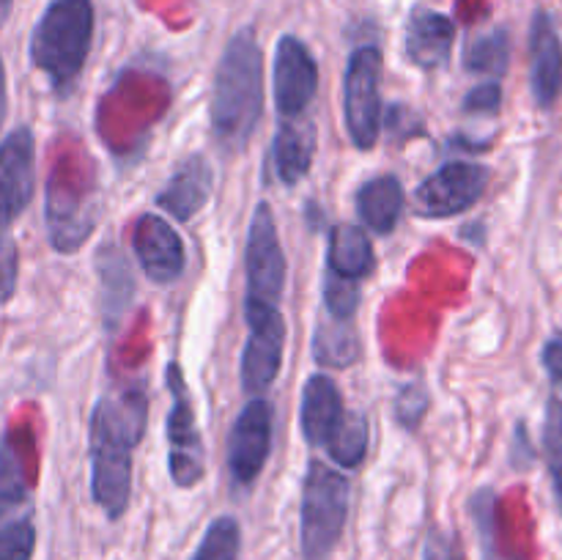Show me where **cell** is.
<instances>
[{
	"instance_id": "obj_1",
	"label": "cell",
	"mask_w": 562,
	"mask_h": 560,
	"mask_svg": "<svg viewBox=\"0 0 562 560\" xmlns=\"http://www.w3.org/2000/svg\"><path fill=\"white\" fill-rule=\"evenodd\" d=\"M148 399L140 388L102 395L91 412V494L110 522L132 497V450L146 432Z\"/></svg>"
},
{
	"instance_id": "obj_2",
	"label": "cell",
	"mask_w": 562,
	"mask_h": 560,
	"mask_svg": "<svg viewBox=\"0 0 562 560\" xmlns=\"http://www.w3.org/2000/svg\"><path fill=\"white\" fill-rule=\"evenodd\" d=\"M263 113V55L252 27L234 33L214 71L212 126L225 152H241Z\"/></svg>"
},
{
	"instance_id": "obj_3",
	"label": "cell",
	"mask_w": 562,
	"mask_h": 560,
	"mask_svg": "<svg viewBox=\"0 0 562 560\" xmlns=\"http://www.w3.org/2000/svg\"><path fill=\"white\" fill-rule=\"evenodd\" d=\"M93 38L91 0H53L31 36V60L58 93L80 77Z\"/></svg>"
},
{
	"instance_id": "obj_4",
	"label": "cell",
	"mask_w": 562,
	"mask_h": 560,
	"mask_svg": "<svg viewBox=\"0 0 562 560\" xmlns=\"http://www.w3.org/2000/svg\"><path fill=\"white\" fill-rule=\"evenodd\" d=\"M349 516V481L322 459L307 461L300 505V547L305 560H329Z\"/></svg>"
},
{
	"instance_id": "obj_5",
	"label": "cell",
	"mask_w": 562,
	"mask_h": 560,
	"mask_svg": "<svg viewBox=\"0 0 562 560\" xmlns=\"http://www.w3.org/2000/svg\"><path fill=\"white\" fill-rule=\"evenodd\" d=\"M382 53L362 44L351 53L344 75V121L351 143L371 152L382 132Z\"/></svg>"
},
{
	"instance_id": "obj_6",
	"label": "cell",
	"mask_w": 562,
	"mask_h": 560,
	"mask_svg": "<svg viewBox=\"0 0 562 560\" xmlns=\"http://www.w3.org/2000/svg\"><path fill=\"white\" fill-rule=\"evenodd\" d=\"M170 393L168 412V470L179 489H192L206 475V456H203V437L198 428L195 401H192L187 379L179 362H168L165 371Z\"/></svg>"
},
{
	"instance_id": "obj_7",
	"label": "cell",
	"mask_w": 562,
	"mask_h": 560,
	"mask_svg": "<svg viewBox=\"0 0 562 560\" xmlns=\"http://www.w3.org/2000/svg\"><path fill=\"white\" fill-rule=\"evenodd\" d=\"M488 179H492V173H488L486 165L456 159V163L434 170L428 179L417 184L415 195H412V209L428 220L453 217V214L467 212L481 201Z\"/></svg>"
},
{
	"instance_id": "obj_8",
	"label": "cell",
	"mask_w": 562,
	"mask_h": 560,
	"mask_svg": "<svg viewBox=\"0 0 562 560\" xmlns=\"http://www.w3.org/2000/svg\"><path fill=\"white\" fill-rule=\"evenodd\" d=\"M247 344L241 351V388L252 395H261L272 388L280 373L285 346V322L278 305L245 300Z\"/></svg>"
},
{
	"instance_id": "obj_9",
	"label": "cell",
	"mask_w": 562,
	"mask_h": 560,
	"mask_svg": "<svg viewBox=\"0 0 562 560\" xmlns=\"http://www.w3.org/2000/svg\"><path fill=\"white\" fill-rule=\"evenodd\" d=\"M247 296L245 300L278 305L285 289V256L280 245L278 225H274L272 206L261 201L252 212L250 231L245 247Z\"/></svg>"
},
{
	"instance_id": "obj_10",
	"label": "cell",
	"mask_w": 562,
	"mask_h": 560,
	"mask_svg": "<svg viewBox=\"0 0 562 560\" xmlns=\"http://www.w3.org/2000/svg\"><path fill=\"white\" fill-rule=\"evenodd\" d=\"M272 404L261 395L250 401L236 417L228 437V470L236 486H252L272 453Z\"/></svg>"
},
{
	"instance_id": "obj_11",
	"label": "cell",
	"mask_w": 562,
	"mask_h": 560,
	"mask_svg": "<svg viewBox=\"0 0 562 560\" xmlns=\"http://www.w3.org/2000/svg\"><path fill=\"white\" fill-rule=\"evenodd\" d=\"M318 91V64L305 42L283 36L274 47V108L283 119H300Z\"/></svg>"
},
{
	"instance_id": "obj_12",
	"label": "cell",
	"mask_w": 562,
	"mask_h": 560,
	"mask_svg": "<svg viewBox=\"0 0 562 560\" xmlns=\"http://www.w3.org/2000/svg\"><path fill=\"white\" fill-rule=\"evenodd\" d=\"M36 192V141L31 126H16L0 141V223L11 225Z\"/></svg>"
},
{
	"instance_id": "obj_13",
	"label": "cell",
	"mask_w": 562,
	"mask_h": 560,
	"mask_svg": "<svg viewBox=\"0 0 562 560\" xmlns=\"http://www.w3.org/2000/svg\"><path fill=\"white\" fill-rule=\"evenodd\" d=\"M132 250L143 272L159 285L176 283L184 275L187 250L173 225L159 214H140L132 231Z\"/></svg>"
},
{
	"instance_id": "obj_14",
	"label": "cell",
	"mask_w": 562,
	"mask_h": 560,
	"mask_svg": "<svg viewBox=\"0 0 562 560\" xmlns=\"http://www.w3.org/2000/svg\"><path fill=\"white\" fill-rule=\"evenodd\" d=\"M530 91L538 108L549 110L562 93V42L547 11L532 16L530 27Z\"/></svg>"
},
{
	"instance_id": "obj_15",
	"label": "cell",
	"mask_w": 562,
	"mask_h": 560,
	"mask_svg": "<svg viewBox=\"0 0 562 560\" xmlns=\"http://www.w3.org/2000/svg\"><path fill=\"white\" fill-rule=\"evenodd\" d=\"M344 399L335 379L327 373H313L302 388L300 404V428L305 443L311 448H324L344 423Z\"/></svg>"
},
{
	"instance_id": "obj_16",
	"label": "cell",
	"mask_w": 562,
	"mask_h": 560,
	"mask_svg": "<svg viewBox=\"0 0 562 560\" xmlns=\"http://www.w3.org/2000/svg\"><path fill=\"white\" fill-rule=\"evenodd\" d=\"M214 190V173L212 165L206 163V157L201 154H192L184 163L176 168V173L170 176L168 184L162 187V192L157 195V206L165 209L170 217L187 220L195 217L203 206L209 203Z\"/></svg>"
},
{
	"instance_id": "obj_17",
	"label": "cell",
	"mask_w": 562,
	"mask_h": 560,
	"mask_svg": "<svg viewBox=\"0 0 562 560\" xmlns=\"http://www.w3.org/2000/svg\"><path fill=\"white\" fill-rule=\"evenodd\" d=\"M456 42V25L448 14L417 9L406 25V55L420 69H442L450 60Z\"/></svg>"
},
{
	"instance_id": "obj_18",
	"label": "cell",
	"mask_w": 562,
	"mask_h": 560,
	"mask_svg": "<svg viewBox=\"0 0 562 560\" xmlns=\"http://www.w3.org/2000/svg\"><path fill=\"white\" fill-rule=\"evenodd\" d=\"M33 514L25 434L5 428L0 437V519Z\"/></svg>"
},
{
	"instance_id": "obj_19",
	"label": "cell",
	"mask_w": 562,
	"mask_h": 560,
	"mask_svg": "<svg viewBox=\"0 0 562 560\" xmlns=\"http://www.w3.org/2000/svg\"><path fill=\"white\" fill-rule=\"evenodd\" d=\"M316 154V126L307 119H283L272 141L274 173L285 187L300 184Z\"/></svg>"
},
{
	"instance_id": "obj_20",
	"label": "cell",
	"mask_w": 562,
	"mask_h": 560,
	"mask_svg": "<svg viewBox=\"0 0 562 560\" xmlns=\"http://www.w3.org/2000/svg\"><path fill=\"white\" fill-rule=\"evenodd\" d=\"M404 184L395 176H376L357 192V214L373 234H393L404 212Z\"/></svg>"
},
{
	"instance_id": "obj_21",
	"label": "cell",
	"mask_w": 562,
	"mask_h": 560,
	"mask_svg": "<svg viewBox=\"0 0 562 560\" xmlns=\"http://www.w3.org/2000/svg\"><path fill=\"white\" fill-rule=\"evenodd\" d=\"M373 269L371 236L360 225L340 223L329 231L327 272L346 280H362Z\"/></svg>"
},
{
	"instance_id": "obj_22",
	"label": "cell",
	"mask_w": 562,
	"mask_h": 560,
	"mask_svg": "<svg viewBox=\"0 0 562 560\" xmlns=\"http://www.w3.org/2000/svg\"><path fill=\"white\" fill-rule=\"evenodd\" d=\"M97 272L102 280V311L104 322L110 329L119 327L124 313L130 311L132 296H135V280H132V269L126 258L115 245L102 247L97 253Z\"/></svg>"
},
{
	"instance_id": "obj_23",
	"label": "cell",
	"mask_w": 562,
	"mask_h": 560,
	"mask_svg": "<svg viewBox=\"0 0 562 560\" xmlns=\"http://www.w3.org/2000/svg\"><path fill=\"white\" fill-rule=\"evenodd\" d=\"M360 335L355 322H340L329 318L327 324H318L313 335V360L322 368H349L360 360Z\"/></svg>"
},
{
	"instance_id": "obj_24",
	"label": "cell",
	"mask_w": 562,
	"mask_h": 560,
	"mask_svg": "<svg viewBox=\"0 0 562 560\" xmlns=\"http://www.w3.org/2000/svg\"><path fill=\"white\" fill-rule=\"evenodd\" d=\"M368 443H371V428H368L366 415L360 412L346 410L344 423L338 426V432L333 434L324 450L329 453V459L338 461L346 470H355V467L362 464L368 453Z\"/></svg>"
},
{
	"instance_id": "obj_25",
	"label": "cell",
	"mask_w": 562,
	"mask_h": 560,
	"mask_svg": "<svg viewBox=\"0 0 562 560\" xmlns=\"http://www.w3.org/2000/svg\"><path fill=\"white\" fill-rule=\"evenodd\" d=\"M508 60H510V38L503 27L472 38L470 47L464 49V66L472 71V75L503 77L505 71H508Z\"/></svg>"
},
{
	"instance_id": "obj_26",
	"label": "cell",
	"mask_w": 562,
	"mask_h": 560,
	"mask_svg": "<svg viewBox=\"0 0 562 560\" xmlns=\"http://www.w3.org/2000/svg\"><path fill=\"white\" fill-rule=\"evenodd\" d=\"M241 527L234 516H217L203 533L190 560H239Z\"/></svg>"
},
{
	"instance_id": "obj_27",
	"label": "cell",
	"mask_w": 562,
	"mask_h": 560,
	"mask_svg": "<svg viewBox=\"0 0 562 560\" xmlns=\"http://www.w3.org/2000/svg\"><path fill=\"white\" fill-rule=\"evenodd\" d=\"M543 459H547L554 500H558V508L562 514V399H552L547 404V417H543Z\"/></svg>"
},
{
	"instance_id": "obj_28",
	"label": "cell",
	"mask_w": 562,
	"mask_h": 560,
	"mask_svg": "<svg viewBox=\"0 0 562 560\" xmlns=\"http://www.w3.org/2000/svg\"><path fill=\"white\" fill-rule=\"evenodd\" d=\"M36 525L33 514L0 519V560H33Z\"/></svg>"
},
{
	"instance_id": "obj_29",
	"label": "cell",
	"mask_w": 562,
	"mask_h": 560,
	"mask_svg": "<svg viewBox=\"0 0 562 560\" xmlns=\"http://www.w3.org/2000/svg\"><path fill=\"white\" fill-rule=\"evenodd\" d=\"M324 307L329 318L355 322V313L360 307V280H346L333 272L324 275Z\"/></svg>"
},
{
	"instance_id": "obj_30",
	"label": "cell",
	"mask_w": 562,
	"mask_h": 560,
	"mask_svg": "<svg viewBox=\"0 0 562 560\" xmlns=\"http://www.w3.org/2000/svg\"><path fill=\"white\" fill-rule=\"evenodd\" d=\"M428 404H431V399H428L423 384H406V388H401V393L395 395V421H398V426H404L406 432H417V426L426 417Z\"/></svg>"
},
{
	"instance_id": "obj_31",
	"label": "cell",
	"mask_w": 562,
	"mask_h": 560,
	"mask_svg": "<svg viewBox=\"0 0 562 560\" xmlns=\"http://www.w3.org/2000/svg\"><path fill=\"white\" fill-rule=\"evenodd\" d=\"M16 285V245L9 236V225L0 223V302L11 300Z\"/></svg>"
},
{
	"instance_id": "obj_32",
	"label": "cell",
	"mask_w": 562,
	"mask_h": 560,
	"mask_svg": "<svg viewBox=\"0 0 562 560\" xmlns=\"http://www.w3.org/2000/svg\"><path fill=\"white\" fill-rule=\"evenodd\" d=\"M503 104V86L497 80L481 82L464 97V113L472 115H494Z\"/></svg>"
},
{
	"instance_id": "obj_33",
	"label": "cell",
	"mask_w": 562,
	"mask_h": 560,
	"mask_svg": "<svg viewBox=\"0 0 562 560\" xmlns=\"http://www.w3.org/2000/svg\"><path fill=\"white\" fill-rule=\"evenodd\" d=\"M423 560H464L459 536L434 527L426 538V547H423Z\"/></svg>"
},
{
	"instance_id": "obj_34",
	"label": "cell",
	"mask_w": 562,
	"mask_h": 560,
	"mask_svg": "<svg viewBox=\"0 0 562 560\" xmlns=\"http://www.w3.org/2000/svg\"><path fill=\"white\" fill-rule=\"evenodd\" d=\"M541 360H543V368H547L549 379H552L554 384H562V333L552 335V338L547 340Z\"/></svg>"
},
{
	"instance_id": "obj_35",
	"label": "cell",
	"mask_w": 562,
	"mask_h": 560,
	"mask_svg": "<svg viewBox=\"0 0 562 560\" xmlns=\"http://www.w3.org/2000/svg\"><path fill=\"white\" fill-rule=\"evenodd\" d=\"M5 113H9V91H5V69L3 58H0V130H3Z\"/></svg>"
},
{
	"instance_id": "obj_36",
	"label": "cell",
	"mask_w": 562,
	"mask_h": 560,
	"mask_svg": "<svg viewBox=\"0 0 562 560\" xmlns=\"http://www.w3.org/2000/svg\"><path fill=\"white\" fill-rule=\"evenodd\" d=\"M11 5H14V0H0V25H3V22L9 20Z\"/></svg>"
}]
</instances>
